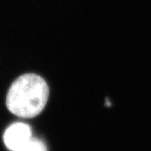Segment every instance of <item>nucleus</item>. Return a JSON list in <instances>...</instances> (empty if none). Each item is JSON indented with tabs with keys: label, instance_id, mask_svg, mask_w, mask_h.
<instances>
[{
	"label": "nucleus",
	"instance_id": "obj_1",
	"mask_svg": "<svg viewBox=\"0 0 151 151\" xmlns=\"http://www.w3.org/2000/svg\"><path fill=\"white\" fill-rule=\"evenodd\" d=\"M48 96L49 88L44 78L36 74H25L10 86L6 95V106L19 117L31 118L43 111Z\"/></svg>",
	"mask_w": 151,
	"mask_h": 151
},
{
	"label": "nucleus",
	"instance_id": "obj_2",
	"mask_svg": "<svg viewBox=\"0 0 151 151\" xmlns=\"http://www.w3.org/2000/svg\"><path fill=\"white\" fill-rule=\"evenodd\" d=\"M32 137L30 127L22 122H17L9 126L4 133V143L12 151H17Z\"/></svg>",
	"mask_w": 151,
	"mask_h": 151
},
{
	"label": "nucleus",
	"instance_id": "obj_3",
	"mask_svg": "<svg viewBox=\"0 0 151 151\" xmlns=\"http://www.w3.org/2000/svg\"><path fill=\"white\" fill-rule=\"evenodd\" d=\"M17 151H47L45 143L40 139L32 137L28 141Z\"/></svg>",
	"mask_w": 151,
	"mask_h": 151
}]
</instances>
